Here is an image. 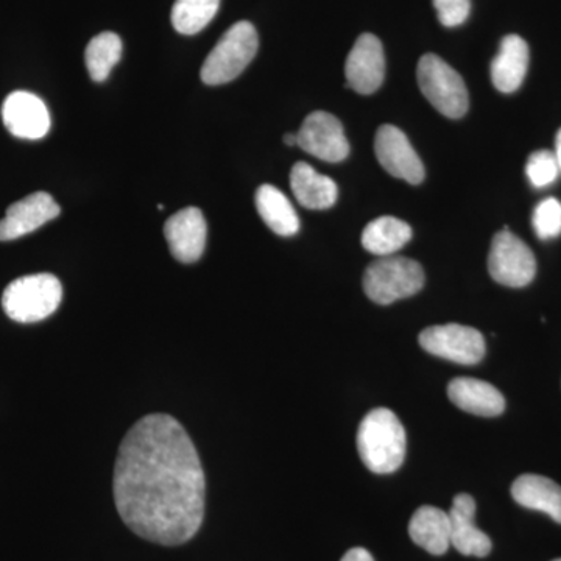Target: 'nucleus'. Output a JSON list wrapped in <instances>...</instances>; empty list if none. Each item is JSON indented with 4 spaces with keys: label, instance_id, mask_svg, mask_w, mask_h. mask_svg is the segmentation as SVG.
I'll return each instance as SVG.
<instances>
[{
    "label": "nucleus",
    "instance_id": "1",
    "mask_svg": "<svg viewBox=\"0 0 561 561\" xmlns=\"http://www.w3.org/2000/svg\"><path fill=\"white\" fill-rule=\"evenodd\" d=\"M114 502L144 540L180 546L205 518L206 479L197 448L180 421L151 413L133 424L117 454Z\"/></svg>",
    "mask_w": 561,
    "mask_h": 561
},
{
    "label": "nucleus",
    "instance_id": "2",
    "mask_svg": "<svg viewBox=\"0 0 561 561\" xmlns=\"http://www.w3.org/2000/svg\"><path fill=\"white\" fill-rule=\"evenodd\" d=\"M408 438L400 419L390 409H375L360 421L357 451L368 470L391 474L405 459Z\"/></svg>",
    "mask_w": 561,
    "mask_h": 561
},
{
    "label": "nucleus",
    "instance_id": "3",
    "mask_svg": "<svg viewBox=\"0 0 561 561\" xmlns=\"http://www.w3.org/2000/svg\"><path fill=\"white\" fill-rule=\"evenodd\" d=\"M62 286L51 273L22 276L7 286L2 308L18 323H38L60 308Z\"/></svg>",
    "mask_w": 561,
    "mask_h": 561
},
{
    "label": "nucleus",
    "instance_id": "4",
    "mask_svg": "<svg viewBox=\"0 0 561 561\" xmlns=\"http://www.w3.org/2000/svg\"><path fill=\"white\" fill-rule=\"evenodd\" d=\"M257 47L260 38L253 24L241 21L232 25L203 62V83L217 87L238 79L253 61Z\"/></svg>",
    "mask_w": 561,
    "mask_h": 561
},
{
    "label": "nucleus",
    "instance_id": "5",
    "mask_svg": "<svg viewBox=\"0 0 561 561\" xmlns=\"http://www.w3.org/2000/svg\"><path fill=\"white\" fill-rule=\"evenodd\" d=\"M424 271L419 262L402 256L379 257L368 265L364 290L376 305H391L419 294L424 286Z\"/></svg>",
    "mask_w": 561,
    "mask_h": 561
},
{
    "label": "nucleus",
    "instance_id": "6",
    "mask_svg": "<svg viewBox=\"0 0 561 561\" xmlns=\"http://www.w3.org/2000/svg\"><path fill=\"white\" fill-rule=\"evenodd\" d=\"M420 90L438 113L460 119L470 106L467 87L460 73L434 54L424 55L416 69Z\"/></svg>",
    "mask_w": 561,
    "mask_h": 561
},
{
    "label": "nucleus",
    "instance_id": "7",
    "mask_svg": "<svg viewBox=\"0 0 561 561\" xmlns=\"http://www.w3.org/2000/svg\"><path fill=\"white\" fill-rule=\"evenodd\" d=\"M489 271L496 283L518 289L534 280L537 275V260L529 247L505 228L491 242Z\"/></svg>",
    "mask_w": 561,
    "mask_h": 561
},
{
    "label": "nucleus",
    "instance_id": "8",
    "mask_svg": "<svg viewBox=\"0 0 561 561\" xmlns=\"http://www.w3.org/2000/svg\"><path fill=\"white\" fill-rule=\"evenodd\" d=\"M419 341L427 353L461 365L479 364L486 351L481 332L457 323L426 328Z\"/></svg>",
    "mask_w": 561,
    "mask_h": 561
},
{
    "label": "nucleus",
    "instance_id": "9",
    "mask_svg": "<svg viewBox=\"0 0 561 561\" xmlns=\"http://www.w3.org/2000/svg\"><path fill=\"white\" fill-rule=\"evenodd\" d=\"M298 147L327 162H341L350 154V142L342 122L327 111H316L297 133Z\"/></svg>",
    "mask_w": 561,
    "mask_h": 561
},
{
    "label": "nucleus",
    "instance_id": "10",
    "mask_svg": "<svg viewBox=\"0 0 561 561\" xmlns=\"http://www.w3.org/2000/svg\"><path fill=\"white\" fill-rule=\"evenodd\" d=\"M346 87L357 94L370 95L379 90L386 77V55L381 41L364 33L351 49L345 65Z\"/></svg>",
    "mask_w": 561,
    "mask_h": 561
},
{
    "label": "nucleus",
    "instance_id": "11",
    "mask_svg": "<svg viewBox=\"0 0 561 561\" xmlns=\"http://www.w3.org/2000/svg\"><path fill=\"white\" fill-rule=\"evenodd\" d=\"M375 151L379 162L390 175L420 184L424 180V165L409 142L408 136L393 125H382L376 133Z\"/></svg>",
    "mask_w": 561,
    "mask_h": 561
},
{
    "label": "nucleus",
    "instance_id": "12",
    "mask_svg": "<svg viewBox=\"0 0 561 561\" xmlns=\"http://www.w3.org/2000/svg\"><path fill=\"white\" fill-rule=\"evenodd\" d=\"M61 208L47 192H35L22 201L13 203L0 220V241L9 242L24 238L31 232L57 219Z\"/></svg>",
    "mask_w": 561,
    "mask_h": 561
},
{
    "label": "nucleus",
    "instance_id": "13",
    "mask_svg": "<svg viewBox=\"0 0 561 561\" xmlns=\"http://www.w3.org/2000/svg\"><path fill=\"white\" fill-rule=\"evenodd\" d=\"M164 236L176 261L194 264L205 253L208 225L201 209L184 208L165 221Z\"/></svg>",
    "mask_w": 561,
    "mask_h": 561
},
{
    "label": "nucleus",
    "instance_id": "14",
    "mask_svg": "<svg viewBox=\"0 0 561 561\" xmlns=\"http://www.w3.org/2000/svg\"><path fill=\"white\" fill-rule=\"evenodd\" d=\"M2 119L7 130L21 139H43L50 130L46 103L27 91L11 92L2 105Z\"/></svg>",
    "mask_w": 561,
    "mask_h": 561
},
{
    "label": "nucleus",
    "instance_id": "15",
    "mask_svg": "<svg viewBox=\"0 0 561 561\" xmlns=\"http://www.w3.org/2000/svg\"><path fill=\"white\" fill-rule=\"evenodd\" d=\"M451 523V546L467 557L489 556L491 540L489 535L478 529L474 523L476 501L470 494L461 493L454 497L451 511L448 513Z\"/></svg>",
    "mask_w": 561,
    "mask_h": 561
},
{
    "label": "nucleus",
    "instance_id": "16",
    "mask_svg": "<svg viewBox=\"0 0 561 561\" xmlns=\"http://www.w3.org/2000/svg\"><path fill=\"white\" fill-rule=\"evenodd\" d=\"M529 68V46L518 35L501 41L500 51L491 61V81L497 91L512 94L518 91Z\"/></svg>",
    "mask_w": 561,
    "mask_h": 561
},
{
    "label": "nucleus",
    "instance_id": "17",
    "mask_svg": "<svg viewBox=\"0 0 561 561\" xmlns=\"http://www.w3.org/2000/svg\"><path fill=\"white\" fill-rule=\"evenodd\" d=\"M448 397L457 408L471 415L497 416L505 411L501 391L481 379H454L448 386Z\"/></svg>",
    "mask_w": 561,
    "mask_h": 561
},
{
    "label": "nucleus",
    "instance_id": "18",
    "mask_svg": "<svg viewBox=\"0 0 561 561\" xmlns=\"http://www.w3.org/2000/svg\"><path fill=\"white\" fill-rule=\"evenodd\" d=\"M412 541L432 556H443L451 546V523L442 508L423 505L413 513L409 523Z\"/></svg>",
    "mask_w": 561,
    "mask_h": 561
},
{
    "label": "nucleus",
    "instance_id": "19",
    "mask_svg": "<svg viewBox=\"0 0 561 561\" xmlns=\"http://www.w3.org/2000/svg\"><path fill=\"white\" fill-rule=\"evenodd\" d=\"M295 198L308 209H328L335 205L339 187L330 176L321 175L308 162H297L290 172Z\"/></svg>",
    "mask_w": 561,
    "mask_h": 561
},
{
    "label": "nucleus",
    "instance_id": "20",
    "mask_svg": "<svg viewBox=\"0 0 561 561\" xmlns=\"http://www.w3.org/2000/svg\"><path fill=\"white\" fill-rule=\"evenodd\" d=\"M513 500L523 507L546 513L561 524V486L552 479L538 474H523L513 482Z\"/></svg>",
    "mask_w": 561,
    "mask_h": 561
},
{
    "label": "nucleus",
    "instance_id": "21",
    "mask_svg": "<svg viewBox=\"0 0 561 561\" xmlns=\"http://www.w3.org/2000/svg\"><path fill=\"white\" fill-rule=\"evenodd\" d=\"M256 208L261 219L276 234L290 238L300 231L297 210L278 187L262 184L256 192Z\"/></svg>",
    "mask_w": 561,
    "mask_h": 561
},
{
    "label": "nucleus",
    "instance_id": "22",
    "mask_svg": "<svg viewBox=\"0 0 561 561\" xmlns=\"http://www.w3.org/2000/svg\"><path fill=\"white\" fill-rule=\"evenodd\" d=\"M412 239V228L397 217H379L362 232V247L379 257L393 256Z\"/></svg>",
    "mask_w": 561,
    "mask_h": 561
},
{
    "label": "nucleus",
    "instance_id": "23",
    "mask_svg": "<svg viewBox=\"0 0 561 561\" xmlns=\"http://www.w3.org/2000/svg\"><path fill=\"white\" fill-rule=\"evenodd\" d=\"M122 39L116 33L103 32L94 36L84 51L88 72L91 79L102 83L108 79L111 70L121 61Z\"/></svg>",
    "mask_w": 561,
    "mask_h": 561
},
{
    "label": "nucleus",
    "instance_id": "24",
    "mask_svg": "<svg viewBox=\"0 0 561 561\" xmlns=\"http://www.w3.org/2000/svg\"><path fill=\"white\" fill-rule=\"evenodd\" d=\"M219 7L220 0H176L172 25L181 35H195L214 20Z\"/></svg>",
    "mask_w": 561,
    "mask_h": 561
},
{
    "label": "nucleus",
    "instance_id": "25",
    "mask_svg": "<svg viewBox=\"0 0 561 561\" xmlns=\"http://www.w3.org/2000/svg\"><path fill=\"white\" fill-rule=\"evenodd\" d=\"M531 225L541 241L559 238L561 234V203L549 197L538 203L531 217Z\"/></svg>",
    "mask_w": 561,
    "mask_h": 561
},
{
    "label": "nucleus",
    "instance_id": "26",
    "mask_svg": "<svg viewBox=\"0 0 561 561\" xmlns=\"http://www.w3.org/2000/svg\"><path fill=\"white\" fill-rule=\"evenodd\" d=\"M527 179L531 186L546 187L559 176L560 168L556 153L549 150H538L531 153L526 164Z\"/></svg>",
    "mask_w": 561,
    "mask_h": 561
},
{
    "label": "nucleus",
    "instance_id": "27",
    "mask_svg": "<svg viewBox=\"0 0 561 561\" xmlns=\"http://www.w3.org/2000/svg\"><path fill=\"white\" fill-rule=\"evenodd\" d=\"M434 7L445 27H457L470 16L471 0H434Z\"/></svg>",
    "mask_w": 561,
    "mask_h": 561
},
{
    "label": "nucleus",
    "instance_id": "28",
    "mask_svg": "<svg viewBox=\"0 0 561 561\" xmlns=\"http://www.w3.org/2000/svg\"><path fill=\"white\" fill-rule=\"evenodd\" d=\"M341 561H375L371 553L364 548H353L343 556Z\"/></svg>",
    "mask_w": 561,
    "mask_h": 561
},
{
    "label": "nucleus",
    "instance_id": "29",
    "mask_svg": "<svg viewBox=\"0 0 561 561\" xmlns=\"http://www.w3.org/2000/svg\"><path fill=\"white\" fill-rule=\"evenodd\" d=\"M556 153L557 162H559V168L561 172V130L557 133V139H556Z\"/></svg>",
    "mask_w": 561,
    "mask_h": 561
},
{
    "label": "nucleus",
    "instance_id": "30",
    "mask_svg": "<svg viewBox=\"0 0 561 561\" xmlns=\"http://www.w3.org/2000/svg\"><path fill=\"white\" fill-rule=\"evenodd\" d=\"M284 144H287L289 147L298 146V136L289 133V135L284 136Z\"/></svg>",
    "mask_w": 561,
    "mask_h": 561
},
{
    "label": "nucleus",
    "instance_id": "31",
    "mask_svg": "<svg viewBox=\"0 0 561 561\" xmlns=\"http://www.w3.org/2000/svg\"><path fill=\"white\" fill-rule=\"evenodd\" d=\"M553 561H561V559H559V560H553Z\"/></svg>",
    "mask_w": 561,
    "mask_h": 561
}]
</instances>
